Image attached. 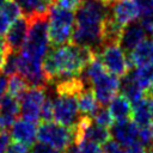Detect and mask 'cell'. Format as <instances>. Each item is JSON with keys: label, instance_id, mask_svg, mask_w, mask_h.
I'll use <instances>...</instances> for the list:
<instances>
[{"label": "cell", "instance_id": "cell-1", "mask_svg": "<svg viewBox=\"0 0 153 153\" xmlns=\"http://www.w3.org/2000/svg\"><path fill=\"white\" fill-rule=\"evenodd\" d=\"M94 56L96 54L91 48L73 42L51 45L43 60V69L49 84L79 76Z\"/></svg>", "mask_w": 153, "mask_h": 153}, {"label": "cell", "instance_id": "cell-2", "mask_svg": "<svg viewBox=\"0 0 153 153\" xmlns=\"http://www.w3.org/2000/svg\"><path fill=\"white\" fill-rule=\"evenodd\" d=\"M110 6L102 0L82 1L75 10V23L72 42L91 48L97 54L103 48V23Z\"/></svg>", "mask_w": 153, "mask_h": 153}, {"label": "cell", "instance_id": "cell-3", "mask_svg": "<svg viewBox=\"0 0 153 153\" xmlns=\"http://www.w3.org/2000/svg\"><path fill=\"white\" fill-rule=\"evenodd\" d=\"M75 16L71 10L51 5L48 13V35L51 45H62L72 41Z\"/></svg>", "mask_w": 153, "mask_h": 153}, {"label": "cell", "instance_id": "cell-4", "mask_svg": "<svg viewBox=\"0 0 153 153\" xmlns=\"http://www.w3.org/2000/svg\"><path fill=\"white\" fill-rule=\"evenodd\" d=\"M37 140L57 153H65L76 141L75 127H66L54 121L41 122L37 128Z\"/></svg>", "mask_w": 153, "mask_h": 153}, {"label": "cell", "instance_id": "cell-5", "mask_svg": "<svg viewBox=\"0 0 153 153\" xmlns=\"http://www.w3.org/2000/svg\"><path fill=\"white\" fill-rule=\"evenodd\" d=\"M81 118L78 106V96L56 93L54 98V122L66 127H76Z\"/></svg>", "mask_w": 153, "mask_h": 153}, {"label": "cell", "instance_id": "cell-6", "mask_svg": "<svg viewBox=\"0 0 153 153\" xmlns=\"http://www.w3.org/2000/svg\"><path fill=\"white\" fill-rule=\"evenodd\" d=\"M96 55L99 57L105 69L111 74L122 78L129 72L130 65L128 61V56H126V53L118 43L104 45Z\"/></svg>", "mask_w": 153, "mask_h": 153}, {"label": "cell", "instance_id": "cell-7", "mask_svg": "<svg viewBox=\"0 0 153 153\" xmlns=\"http://www.w3.org/2000/svg\"><path fill=\"white\" fill-rule=\"evenodd\" d=\"M45 98V87L30 86L19 98L20 114L23 117L37 123L41 120V110Z\"/></svg>", "mask_w": 153, "mask_h": 153}, {"label": "cell", "instance_id": "cell-8", "mask_svg": "<svg viewBox=\"0 0 153 153\" xmlns=\"http://www.w3.org/2000/svg\"><path fill=\"white\" fill-rule=\"evenodd\" d=\"M76 130V141L87 140L94 143H104L110 137V129L96 123L90 116H81L79 123L75 127Z\"/></svg>", "mask_w": 153, "mask_h": 153}, {"label": "cell", "instance_id": "cell-9", "mask_svg": "<svg viewBox=\"0 0 153 153\" xmlns=\"http://www.w3.org/2000/svg\"><path fill=\"white\" fill-rule=\"evenodd\" d=\"M30 26V18L22 14L17 18L6 32V43L10 51H19L26 41Z\"/></svg>", "mask_w": 153, "mask_h": 153}, {"label": "cell", "instance_id": "cell-10", "mask_svg": "<svg viewBox=\"0 0 153 153\" xmlns=\"http://www.w3.org/2000/svg\"><path fill=\"white\" fill-rule=\"evenodd\" d=\"M109 6L112 18L122 26L140 17V7L136 0H115Z\"/></svg>", "mask_w": 153, "mask_h": 153}, {"label": "cell", "instance_id": "cell-11", "mask_svg": "<svg viewBox=\"0 0 153 153\" xmlns=\"http://www.w3.org/2000/svg\"><path fill=\"white\" fill-rule=\"evenodd\" d=\"M146 30L141 25L140 22H131L123 26L118 44L123 49L126 54H129L134 48H136L145 38H146Z\"/></svg>", "mask_w": 153, "mask_h": 153}, {"label": "cell", "instance_id": "cell-12", "mask_svg": "<svg viewBox=\"0 0 153 153\" xmlns=\"http://www.w3.org/2000/svg\"><path fill=\"white\" fill-rule=\"evenodd\" d=\"M20 114V104L18 98L5 94L0 98V131H7L17 121Z\"/></svg>", "mask_w": 153, "mask_h": 153}, {"label": "cell", "instance_id": "cell-13", "mask_svg": "<svg viewBox=\"0 0 153 153\" xmlns=\"http://www.w3.org/2000/svg\"><path fill=\"white\" fill-rule=\"evenodd\" d=\"M110 134L114 140L128 147L134 142L139 141V127L131 121L116 122L110 127Z\"/></svg>", "mask_w": 153, "mask_h": 153}, {"label": "cell", "instance_id": "cell-14", "mask_svg": "<svg viewBox=\"0 0 153 153\" xmlns=\"http://www.w3.org/2000/svg\"><path fill=\"white\" fill-rule=\"evenodd\" d=\"M10 136L12 137L13 141L33 146L35 140L37 139L36 122H32L26 118L17 120L10 129Z\"/></svg>", "mask_w": 153, "mask_h": 153}, {"label": "cell", "instance_id": "cell-15", "mask_svg": "<svg viewBox=\"0 0 153 153\" xmlns=\"http://www.w3.org/2000/svg\"><path fill=\"white\" fill-rule=\"evenodd\" d=\"M130 67H141L153 62V38H145L128 54Z\"/></svg>", "mask_w": 153, "mask_h": 153}, {"label": "cell", "instance_id": "cell-16", "mask_svg": "<svg viewBox=\"0 0 153 153\" xmlns=\"http://www.w3.org/2000/svg\"><path fill=\"white\" fill-rule=\"evenodd\" d=\"M120 92L130 100L131 105H135L146 97V91L137 84L133 72H128L120 79Z\"/></svg>", "mask_w": 153, "mask_h": 153}, {"label": "cell", "instance_id": "cell-17", "mask_svg": "<svg viewBox=\"0 0 153 153\" xmlns=\"http://www.w3.org/2000/svg\"><path fill=\"white\" fill-rule=\"evenodd\" d=\"M109 111L116 122L128 121L133 117V105L130 100L122 93L116 94L109 103Z\"/></svg>", "mask_w": 153, "mask_h": 153}, {"label": "cell", "instance_id": "cell-18", "mask_svg": "<svg viewBox=\"0 0 153 153\" xmlns=\"http://www.w3.org/2000/svg\"><path fill=\"white\" fill-rule=\"evenodd\" d=\"M23 14L18 4L13 0H6L0 10V36L6 35L11 24Z\"/></svg>", "mask_w": 153, "mask_h": 153}, {"label": "cell", "instance_id": "cell-19", "mask_svg": "<svg viewBox=\"0 0 153 153\" xmlns=\"http://www.w3.org/2000/svg\"><path fill=\"white\" fill-rule=\"evenodd\" d=\"M78 106L81 116L92 117L94 112L98 110L100 104L98 103L94 92L91 87H86L80 92V94L78 96Z\"/></svg>", "mask_w": 153, "mask_h": 153}, {"label": "cell", "instance_id": "cell-20", "mask_svg": "<svg viewBox=\"0 0 153 153\" xmlns=\"http://www.w3.org/2000/svg\"><path fill=\"white\" fill-rule=\"evenodd\" d=\"M151 99L146 96L142 100L133 105V121L139 127H147L152 124V117H151Z\"/></svg>", "mask_w": 153, "mask_h": 153}, {"label": "cell", "instance_id": "cell-21", "mask_svg": "<svg viewBox=\"0 0 153 153\" xmlns=\"http://www.w3.org/2000/svg\"><path fill=\"white\" fill-rule=\"evenodd\" d=\"M18 4L24 16L32 18L35 16H47L50 10V5H48L44 0H13Z\"/></svg>", "mask_w": 153, "mask_h": 153}, {"label": "cell", "instance_id": "cell-22", "mask_svg": "<svg viewBox=\"0 0 153 153\" xmlns=\"http://www.w3.org/2000/svg\"><path fill=\"white\" fill-rule=\"evenodd\" d=\"M133 75L137 84L145 91H147L153 85V62L141 67H136V69L133 72Z\"/></svg>", "mask_w": 153, "mask_h": 153}, {"label": "cell", "instance_id": "cell-23", "mask_svg": "<svg viewBox=\"0 0 153 153\" xmlns=\"http://www.w3.org/2000/svg\"><path fill=\"white\" fill-rule=\"evenodd\" d=\"M29 84L25 80L24 76L20 74H12L8 78V85H7V94L14 97V98H20L22 94L29 88Z\"/></svg>", "mask_w": 153, "mask_h": 153}, {"label": "cell", "instance_id": "cell-24", "mask_svg": "<svg viewBox=\"0 0 153 153\" xmlns=\"http://www.w3.org/2000/svg\"><path fill=\"white\" fill-rule=\"evenodd\" d=\"M65 153H103V151L99 148L98 143L87 140H80L71 145Z\"/></svg>", "mask_w": 153, "mask_h": 153}, {"label": "cell", "instance_id": "cell-25", "mask_svg": "<svg viewBox=\"0 0 153 153\" xmlns=\"http://www.w3.org/2000/svg\"><path fill=\"white\" fill-rule=\"evenodd\" d=\"M92 120L96 123H98V124H100L103 127H106V128L111 127L112 126V121H114V118H112L109 109L106 106H102V105L94 112V115L92 116Z\"/></svg>", "mask_w": 153, "mask_h": 153}, {"label": "cell", "instance_id": "cell-26", "mask_svg": "<svg viewBox=\"0 0 153 153\" xmlns=\"http://www.w3.org/2000/svg\"><path fill=\"white\" fill-rule=\"evenodd\" d=\"M51 121H54V98L47 96L41 110V122Z\"/></svg>", "mask_w": 153, "mask_h": 153}, {"label": "cell", "instance_id": "cell-27", "mask_svg": "<svg viewBox=\"0 0 153 153\" xmlns=\"http://www.w3.org/2000/svg\"><path fill=\"white\" fill-rule=\"evenodd\" d=\"M139 141L148 149L153 142V124L139 128Z\"/></svg>", "mask_w": 153, "mask_h": 153}, {"label": "cell", "instance_id": "cell-28", "mask_svg": "<svg viewBox=\"0 0 153 153\" xmlns=\"http://www.w3.org/2000/svg\"><path fill=\"white\" fill-rule=\"evenodd\" d=\"M103 153H127V148L114 139H109L103 143Z\"/></svg>", "mask_w": 153, "mask_h": 153}, {"label": "cell", "instance_id": "cell-29", "mask_svg": "<svg viewBox=\"0 0 153 153\" xmlns=\"http://www.w3.org/2000/svg\"><path fill=\"white\" fill-rule=\"evenodd\" d=\"M30 147L31 146H29V145H25V143L18 142V141H13V142L8 143L6 153H31L32 148H30Z\"/></svg>", "mask_w": 153, "mask_h": 153}, {"label": "cell", "instance_id": "cell-30", "mask_svg": "<svg viewBox=\"0 0 153 153\" xmlns=\"http://www.w3.org/2000/svg\"><path fill=\"white\" fill-rule=\"evenodd\" d=\"M82 2V0H55V2L53 5L66 8V10H71V11H75L80 4Z\"/></svg>", "mask_w": 153, "mask_h": 153}, {"label": "cell", "instance_id": "cell-31", "mask_svg": "<svg viewBox=\"0 0 153 153\" xmlns=\"http://www.w3.org/2000/svg\"><path fill=\"white\" fill-rule=\"evenodd\" d=\"M140 7V14L153 12V0H136Z\"/></svg>", "mask_w": 153, "mask_h": 153}, {"label": "cell", "instance_id": "cell-32", "mask_svg": "<svg viewBox=\"0 0 153 153\" xmlns=\"http://www.w3.org/2000/svg\"><path fill=\"white\" fill-rule=\"evenodd\" d=\"M31 153H57V152L55 149H53L51 147H49L42 142H38V143H35L32 146Z\"/></svg>", "mask_w": 153, "mask_h": 153}, {"label": "cell", "instance_id": "cell-33", "mask_svg": "<svg viewBox=\"0 0 153 153\" xmlns=\"http://www.w3.org/2000/svg\"><path fill=\"white\" fill-rule=\"evenodd\" d=\"M126 148H127V153H146L147 152V148L140 141H136Z\"/></svg>", "mask_w": 153, "mask_h": 153}, {"label": "cell", "instance_id": "cell-34", "mask_svg": "<svg viewBox=\"0 0 153 153\" xmlns=\"http://www.w3.org/2000/svg\"><path fill=\"white\" fill-rule=\"evenodd\" d=\"M10 135L7 131H0V153H6L7 146L10 143Z\"/></svg>", "mask_w": 153, "mask_h": 153}, {"label": "cell", "instance_id": "cell-35", "mask_svg": "<svg viewBox=\"0 0 153 153\" xmlns=\"http://www.w3.org/2000/svg\"><path fill=\"white\" fill-rule=\"evenodd\" d=\"M8 75L5 74L4 72H0V98H2L7 91V85H8Z\"/></svg>", "mask_w": 153, "mask_h": 153}, {"label": "cell", "instance_id": "cell-36", "mask_svg": "<svg viewBox=\"0 0 153 153\" xmlns=\"http://www.w3.org/2000/svg\"><path fill=\"white\" fill-rule=\"evenodd\" d=\"M7 51H8V47L6 39L2 36H0V53H7Z\"/></svg>", "mask_w": 153, "mask_h": 153}, {"label": "cell", "instance_id": "cell-37", "mask_svg": "<svg viewBox=\"0 0 153 153\" xmlns=\"http://www.w3.org/2000/svg\"><path fill=\"white\" fill-rule=\"evenodd\" d=\"M6 54H7V53H0V72H2L4 63H5V59H6Z\"/></svg>", "mask_w": 153, "mask_h": 153}, {"label": "cell", "instance_id": "cell-38", "mask_svg": "<svg viewBox=\"0 0 153 153\" xmlns=\"http://www.w3.org/2000/svg\"><path fill=\"white\" fill-rule=\"evenodd\" d=\"M146 96L148 97V98H151V99H153V85L146 91Z\"/></svg>", "mask_w": 153, "mask_h": 153}, {"label": "cell", "instance_id": "cell-39", "mask_svg": "<svg viewBox=\"0 0 153 153\" xmlns=\"http://www.w3.org/2000/svg\"><path fill=\"white\" fill-rule=\"evenodd\" d=\"M149 99H151V98H149ZM149 106H151V117H152V124H153V99H151Z\"/></svg>", "mask_w": 153, "mask_h": 153}, {"label": "cell", "instance_id": "cell-40", "mask_svg": "<svg viewBox=\"0 0 153 153\" xmlns=\"http://www.w3.org/2000/svg\"><path fill=\"white\" fill-rule=\"evenodd\" d=\"M44 1H45V2L48 4V5H50V6H51V5H53V4L55 2V0H44Z\"/></svg>", "mask_w": 153, "mask_h": 153}, {"label": "cell", "instance_id": "cell-41", "mask_svg": "<svg viewBox=\"0 0 153 153\" xmlns=\"http://www.w3.org/2000/svg\"><path fill=\"white\" fill-rule=\"evenodd\" d=\"M102 1H103V2H105L106 5H110V4H111L114 0H102Z\"/></svg>", "mask_w": 153, "mask_h": 153}, {"label": "cell", "instance_id": "cell-42", "mask_svg": "<svg viewBox=\"0 0 153 153\" xmlns=\"http://www.w3.org/2000/svg\"><path fill=\"white\" fill-rule=\"evenodd\" d=\"M5 2H6V0H0V10L2 8V6H4Z\"/></svg>", "mask_w": 153, "mask_h": 153}, {"label": "cell", "instance_id": "cell-43", "mask_svg": "<svg viewBox=\"0 0 153 153\" xmlns=\"http://www.w3.org/2000/svg\"><path fill=\"white\" fill-rule=\"evenodd\" d=\"M82 1H94V0H82Z\"/></svg>", "mask_w": 153, "mask_h": 153}, {"label": "cell", "instance_id": "cell-44", "mask_svg": "<svg viewBox=\"0 0 153 153\" xmlns=\"http://www.w3.org/2000/svg\"><path fill=\"white\" fill-rule=\"evenodd\" d=\"M152 37H153V32H152Z\"/></svg>", "mask_w": 153, "mask_h": 153}, {"label": "cell", "instance_id": "cell-45", "mask_svg": "<svg viewBox=\"0 0 153 153\" xmlns=\"http://www.w3.org/2000/svg\"><path fill=\"white\" fill-rule=\"evenodd\" d=\"M146 153H149V152H148V151H147V152H146Z\"/></svg>", "mask_w": 153, "mask_h": 153}, {"label": "cell", "instance_id": "cell-46", "mask_svg": "<svg viewBox=\"0 0 153 153\" xmlns=\"http://www.w3.org/2000/svg\"><path fill=\"white\" fill-rule=\"evenodd\" d=\"M114 1H115V0H114Z\"/></svg>", "mask_w": 153, "mask_h": 153}]
</instances>
